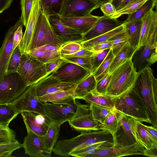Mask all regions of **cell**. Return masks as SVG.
I'll return each instance as SVG.
<instances>
[{
    "label": "cell",
    "mask_w": 157,
    "mask_h": 157,
    "mask_svg": "<svg viewBox=\"0 0 157 157\" xmlns=\"http://www.w3.org/2000/svg\"><path fill=\"white\" fill-rule=\"evenodd\" d=\"M61 46L52 44H47L32 49L31 51H59Z\"/></svg>",
    "instance_id": "9f6ffc18"
},
{
    "label": "cell",
    "mask_w": 157,
    "mask_h": 157,
    "mask_svg": "<svg viewBox=\"0 0 157 157\" xmlns=\"http://www.w3.org/2000/svg\"><path fill=\"white\" fill-rule=\"evenodd\" d=\"M108 41L111 44V49L114 56L128 43V38L124 29L121 32L111 37Z\"/></svg>",
    "instance_id": "8d00e7d4"
},
{
    "label": "cell",
    "mask_w": 157,
    "mask_h": 157,
    "mask_svg": "<svg viewBox=\"0 0 157 157\" xmlns=\"http://www.w3.org/2000/svg\"><path fill=\"white\" fill-rule=\"evenodd\" d=\"M80 133L71 139L57 141L52 151L61 156L67 157L73 152L97 143L109 141L114 144L112 135L107 130L99 129Z\"/></svg>",
    "instance_id": "7a4b0ae2"
},
{
    "label": "cell",
    "mask_w": 157,
    "mask_h": 157,
    "mask_svg": "<svg viewBox=\"0 0 157 157\" xmlns=\"http://www.w3.org/2000/svg\"><path fill=\"white\" fill-rule=\"evenodd\" d=\"M41 10L48 17L58 16L63 0H40Z\"/></svg>",
    "instance_id": "d590c367"
},
{
    "label": "cell",
    "mask_w": 157,
    "mask_h": 157,
    "mask_svg": "<svg viewBox=\"0 0 157 157\" xmlns=\"http://www.w3.org/2000/svg\"><path fill=\"white\" fill-rule=\"evenodd\" d=\"M94 52L87 49L82 48L76 53L70 55L60 56V57H91Z\"/></svg>",
    "instance_id": "11a10c76"
},
{
    "label": "cell",
    "mask_w": 157,
    "mask_h": 157,
    "mask_svg": "<svg viewBox=\"0 0 157 157\" xmlns=\"http://www.w3.org/2000/svg\"><path fill=\"white\" fill-rule=\"evenodd\" d=\"M22 147V144L16 140L14 141L0 144V157H10L16 150Z\"/></svg>",
    "instance_id": "ee69618b"
},
{
    "label": "cell",
    "mask_w": 157,
    "mask_h": 157,
    "mask_svg": "<svg viewBox=\"0 0 157 157\" xmlns=\"http://www.w3.org/2000/svg\"><path fill=\"white\" fill-rule=\"evenodd\" d=\"M143 125L150 135L156 141H157V128L152 126H148L143 124Z\"/></svg>",
    "instance_id": "91938a15"
},
{
    "label": "cell",
    "mask_w": 157,
    "mask_h": 157,
    "mask_svg": "<svg viewBox=\"0 0 157 157\" xmlns=\"http://www.w3.org/2000/svg\"><path fill=\"white\" fill-rule=\"evenodd\" d=\"M41 10L40 0H35L25 33L18 45L21 54L27 53L30 50L35 29Z\"/></svg>",
    "instance_id": "ac0fdd59"
},
{
    "label": "cell",
    "mask_w": 157,
    "mask_h": 157,
    "mask_svg": "<svg viewBox=\"0 0 157 157\" xmlns=\"http://www.w3.org/2000/svg\"><path fill=\"white\" fill-rule=\"evenodd\" d=\"M123 24L121 26L106 33L89 40L82 41L80 43L82 48L90 50L94 46L107 41L112 36L124 31Z\"/></svg>",
    "instance_id": "1f68e13d"
},
{
    "label": "cell",
    "mask_w": 157,
    "mask_h": 157,
    "mask_svg": "<svg viewBox=\"0 0 157 157\" xmlns=\"http://www.w3.org/2000/svg\"><path fill=\"white\" fill-rule=\"evenodd\" d=\"M44 114L51 122L60 126L72 118L77 109L75 99L67 104L44 102L41 105Z\"/></svg>",
    "instance_id": "9c48e42d"
},
{
    "label": "cell",
    "mask_w": 157,
    "mask_h": 157,
    "mask_svg": "<svg viewBox=\"0 0 157 157\" xmlns=\"http://www.w3.org/2000/svg\"><path fill=\"white\" fill-rule=\"evenodd\" d=\"M145 148L139 142L136 141L130 145L102 149L90 155L89 157H118L143 155Z\"/></svg>",
    "instance_id": "ffe728a7"
},
{
    "label": "cell",
    "mask_w": 157,
    "mask_h": 157,
    "mask_svg": "<svg viewBox=\"0 0 157 157\" xmlns=\"http://www.w3.org/2000/svg\"><path fill=\"white\" fill-rule=\"evenodd\" d=\"M47 44L60 46L63 45L55 33L48 17L41 10L35 29L30 50Z\"/></svg>",
    "instance_id": "ba28073f"
},
{
    "label": "cell",
    "mask_w": 157,
    "mask_h": 157,
    "mask_svg": "<svg viewBox=\"0 0 157 157\" xmlns=\"http://www.w3.org/2000/svg\"><path fill=\"white\" fill-rule=\"evenodd\" d=\"M27 53L45 64L53 62L61 57L59 51L54 52L29 51Z\"/></svg>",
    "instance_id": "f35d334b"
},
{
    "label": "cell",
    "mask_w": 157,
    "mask_h": 157,
    "mask_svg": "<svg viewBox=\"0 0 157 157\" xmlns=\"http://www.w3.org/2000/svg\"><path fill=\"white\" fill-rule=\"evenodd\" d=\"M65 60L77 64L90 71L91 72L92 66L91 57H61Z\"/></svg>",
    "instance_id": "c3c4849f"
},
{
    "label": "cell",
    "mask_w": 157,
    "mask_h": 157,
    "mask_svg": "<svg viewBox=\"0 0 157 157\" xmlns=\"http://www.w3.org/2000/svg\"><path fill=\"white\" fill-rule=\"evenodd\" d=\"M22 23L21 17L6 32L0 48V81L6 75L8 63L13 51V39L14 33Z\"/></svg>",
    "instance_id": "2e32d148"
},
{
    "label": "cell",
    "mask_w": 157,
    "mask_h": 157,
    "mask_svg": "<svg viewBox=\"0 0 157 157\" xmlns=\"http://www.w3.org/2000/svg\"><path fill=\"white\" fill-rule=\"evenodd\" d=\"M143 21L142 19L123 24L128 38V43L132 46L138 48L140 41Z\"/></svg>",
    "instance_id": "83f0119b"
},
{
    "label": "cell",
    "mask_w": 157,
    "mask_h": 157,
    "mask_svg": "<svg viewBox=\"0 0 157 157\" xmlns=\"http://www.w3.org/2000/svg\"><path fill=\"white\" fill-rule=\"evenodd\" d=\"M113 109L90 104V112L93 117L100 123L103 122L107 116L114 109Z\"/></svg>",
    "instance_id": "ab89813d"
},
{
    "label": "cell",
    "mask_w": 157,
    "mask_h": 157,
    "mask_svg": "<svg viewBox=\"0 0 157 157\" xmlns=\"http://www.w3.org/2000/svg\"><path fill=\"white\" fill-rule=\"evenodd\" d=\"M131 60L137 72L145 68L150 67L157 61V30L144 45L136 49Z\"/></svg>",
    "instance_id": "52a82bcc"
},
{
    "label": "cell",
    "mask_w": 157,
    "mask_h": 157,
    "mask_svg": "<svg viewBox=\"0 0 157 157\" xmlns=\"http://www.w3.org/2000/svg\"><path fill=\"white\" fill-rule=\"evenodd\" d=\"M64 59L60 57L57 60L51 63H46V70L48 75H50L55 71L61 65Z\"/></svg>",
    "instance_id": "f5cc1de1"
},
{
    "label": "cell",
    "mask_w": 157,
    "mask_h": 157,
    "mask_svg": "<svg viewBox=\"0 0 157 157\" xmlns=\"http://www.w3.org/2000/svg\"><path fill=\"white\" fill-rule=\"evenodd\" d=\"M137 48L131 46L129 43L126 44L112 60L108 70V72L111 74L116 68L126 61L132 59Z\"/></svg>",
    "instance_id": "f546056e"
},
{
    "label": "cell",
    "mask_w": 157,
    "mask_h": 157,
    "mask_svg": "<svg viewBox=\"0 0 157 157\" xmlns=\"http://www.w3.org/2000/svg\"><path fill=\"white\" fill-rule=\"evenodd\" d=\"M101 6L102 4L109 2H111L112 0H95Z\"/></svg>",
    "instance_id": "be15d7a7"
},
{
    "label": "cell",
    "mask_w": 157,
    "mask_h": 157,
    "mask_svg": "<svg viewBox=\"0 0 157 157\" xmlns=\"http://www.w3.org/2000/svg\"><path fill=\"white\" fill-rule=\"evenodd\" d=\"M28 86L17 73L6 74L0 81V103L13 102Z\"/></svg>",
    "instance_id": "8992f818"
},
{
    "label": "cell",
    "mask_w": 157,
    "mask_h": 157,
    "mask_svg": "<svg viewBox=\"0 0 157 157\" xmlns=\"http://www.w3.org/2000/svg\"><path fill=\"white\" fill-rule=\"evenodd\" d=\"M133 89L140 97L151 125L157 128V79L150 67L137 72Z\"/></svg>",
    "instance_id": "6da1fadb"
},
{
    "label": "cell",
    "mask_w": 157,
    "mask_h": 157,
    "mask_svg": "<svg viewBox=\"0 0 157 157\" xmlns=\"http://www.w3.org/2000/svg\"><path fill=\"white\" fill-rule=\"evenodd\" d=\"M20 114L26 128L40 136H43L46 134L51 122L45 115L31 111H22Z\"/></svg>",
    "instance_id": "d6986e66"
},
{
    "label": "cell",
    "mask_w": 157,
    "mask_h": 157,
    "mask_svg": "<svg viewBox=\"0 0 157 157\" xmlns=\"http://www.w3.org/2000/svg\"><path fill=\"white\" fill-rule=\"evenodd\" d=\"M143 21L139 44L137 48L144 45L157 27V14L151 10L142 18Z\"/></svg>",
    "instance_id": "d4e9b609"
},
{
    "label": "cell",
    "mask_w": 157,
    "mask_h": 157,
    "mask_svg": "<svg viewBox=\"0 0 157 157\" xmlns=\"http://www.w3.org/2000/svg\"><path fill=\"white\" fill-rule=\"evenodd\" d=\"M16 137L15 132L9 126L0 124V138L13 141L16 140Z\"/></svg>",
    "instance_id": "f907efd6"
},
{
    "label": "cell",
    "mask_w": 157,
    "mask_h": 157,
    "mask_svg": "<svg viewBox=\"0 0 157 157\" xmlns=\"http://www.w3.org/2000/svg\"><path fill=\"white\" fill-rule=\"evenodd\" d=\"M19 114L12 103H0V124L8 126Z\"/></svg>",
    "instance_id": "e575fe53"
},
{
    "label": "cell",
    "mask_w": 157,
    "mask_h": 157,
    "mask_svg": "<svg viewBox=\"0 0 157 157\" xmlns=\"http://www.w3.org/2000/svg\"><path fill=\"white\" fill-rule=\"evenodd\" d=\"M116 110L118 123L116 131L113 136V147H121L134 144L137 141L128 121L129 117Z\"/></svg>",
    "instance_id": "5bb4252c"
},
{
    "label": "cell",
    "mask_w": 157,
    "mask_h": 157,
    "mask_svg": "<svg viewBox=\"0 0 157 157\" xmlns=\"http://www.w3.org/2000/svg\"><path fill=\"white\" fill-rule=\"evenodd\" d=\"M132 0H112L111 2L114 6L117 12Z\"/></svg>",
    "instance_id": "680465c9"
},
{
    "label": "cell",
    "mask_w": 157,
    "mask_h": 157,
    "mask_svg": "<svg viewBox=\"0 0 157 157\" xmlns=\"http://www.w3.org/2000/svg\"><path fill=\"white\" fill-rule=\"evenodd\" d=\"M77 84L60 81L51 74L36 83L38 97L59 91L68 90L75 88Z\"/></svg>",
    "instance_id": "44dd1931"
},
{
    "label": "cell",
    "mask_w": 157,
    "mask_h": 157,
    "mask_svg": "<svg viewBox=\"0 0 157 157\" xmlns=\"http://www.w3.org/2000/svg\"><path fill=\"white\" fill-rule=\"evenodd\" d=\"M118 121L115 108L107 116L103 122L100 123L99 129L107 130L113 136L115 134L118 125Z\"/></svg>",
    "instance_id": "74e56055"
},
{
    "label": "cell",
    "mask_w": 157,
    "mask_h": 157,
    "mask_svg": "<svg viewBox=\"0 0 157 157\" xmlns=\"http://www.w3.org/2000/svg\"><path fill=\"white\" fill-rule=\"evenodd\" d=\"M11 141H11L7 139L0 138V144L6 143Z\"/></svg>",
    "instance_id": "e7e4bbea"
},
{
    "label": "cell",
    "mask_w": 157,
    "mask_h": 157,
    "mask_svg": "<svg viewBox=\"0 0 157 157\" xmlns=\"http://www.w3.org/2000/svg\"><path fill=\"white\" fill-rule=\"evenodd\" d=\"M96 81L91 73L77 84L74 91L75 99H82L84 97L95 90Z\"/></svg>",
    "instance_id": "f1b7e54d"
},
{
    "label": "cell",
    "mask_w": 157,
    "mask_h": 157,
    "mask_svg": "<svg viewBox=\"0 0 157 157\" xmlns=\"http://www.w3.org/2000/svg\"><path fill=\"white\" fill-rule=\"evenodd\" d=\"M147 0H133L121 8L112 16V18H117L124 14H129L136 11Z\"/></svg>",
    "instance_id": "b9f144b4"
},
{
    "label": "cell",
    "mask_w": 157,
    "mask_h": 157,
    "mask_svg": "<svg viewBox=\"0 0 157 157\" xmlns=\"http://www.w3.org/2000/svg\"><path fill=\"white\" fill-rule=\"evenodd\" d=\"M21 23L15 31L13 39V51L18 46L21 42L23 37L22 25Z\"/></svg>",
    "instance_id": "816d5d0a"
},
{
    "label": "cell",
    "mask_w": 157,
    "mask_h": 157,
    "mask_svg": "<svg viewBox=\"0 0 157 157\" xmlns=\"http://www.w3.org/2000/svg\"><path fill=\"white\" fill-rule=\"evenodd\" d=\"M27 135L22 144L25 153L31 157H50L51 153L46 149L43 137L26 128Z\"/></svg>",
    "instance_id": "e0dca14e"
},
{
    "label": "cell",
    "mask_w": 157,
    "mask_h": 157,
    "mask_svg": "<svg viewBox=\"0 0 157 157\" xmlns=\"http://www.w3.org/2000/svg\"><path fill=\"white\" fill-rule=\"evenodd\" d=\"M77 109L73 116L67 121L71 127L75 131L83 132L99 130L100 123L95 120L89 110L90 104L81 103L75 99Z\"/></svg>",
    "instance_id": "30bf717a"
},
{
    "label": "cell",
    "mask_w": 157,
    "mask_h": 157,
    "mask_svg": "<svg viewBox=\"0 0 157 157\" xmlns=\"http://www.w3.org/2000/svg\"><path fill=\"white\" fill-rule=\"evenodd\" d=\"M143 155L151 157H157V148H145Z\"/></svg>",
    "instance_id": "6125c7cd"
},
{
    "label": "cell",
    "mask_w": 157,
    "mask_h": 157,
    "mask_svg": "<svg viewBox=\"0 0 157 157\" xmlns=\"http://www.w3.org/2000/svg\"><path fill=\"white\" fill-rule=\"evenodd\" d=\"M75 88L47 94L38 98L40 101L42 103L50 102L54 104H67L75 99L74 94Z\"/></svg>",
    "instance_id": "484cf974"
},
{
    "label": "cell",
    "mask_w": 157,
    "mask_h": 157,
    "mask_svg": "<svg viewBox=\"0 0 157 157\" xmlns=\"http://www.w3.org/2000/svg\"><path fill=\"white\" fill-rule=\"evenodd\" d=\"M114 144L109 141L97 143L71 153L70 156L76 157H89L99 150L113 147Z\"/></svg>",
    "instance_id": "d6a6232c"
},
{
    "label": "cell",
    "mask_w": 157,
    "mask_h": 157,
    "mask_svg": "<svg viewBox=\"0 0 157 157\" xmlns=\"http://www.w3.org/2000/svg\"><path fill=\"white\" fill-rule=\"evenodd\" d=\"M13 0H0V14L8 8Z\"/></svg>",
    "instance_id": "94428289"
},
{
    "label": "cell",
    "mask_w": 157,
    "mask_h": 157,
    "mask_svg": "<svg viewBox=\"0 0 157 157\" xmlns=\"http://www.w3.org/2000/svg\"><path fill=\"white\" fill-rule=\"evenodd\" d=\"M156 3V0H147L136 11L129 14L123 24L142 19L150 11L153 10Z\"/></svg>",
    "instance_id": "836d02e7"
},
{
    "label": "cell",
    "mask_w": 157,
    "mask_h": 157,
    "mask_svg": "<svg viewBox=\"0 0 157 157\" xmlns=\"http://www.w3.org/2000/svg\"><path fill=\"white\" fill-rule=\"evenodd\" d=\"M35 0H21V17L23 24L26 27L34 1Z\"/></svg>",
    "instance_id": "f6af8a7d"
},
{
    "label": "cell",
    "mask_w": 157,
    "mask_h": 157,
    "mask_svg": "<svg viewBox=\"0 0 157 157\" xmlns=\"http://www.w3.org/2000/svg\"><path fill=\"white\" fill-rule=\"evenodd\" d=\"M111 77V74L108 72L96 82L95 91L100 94H106L108 86Z\"/></svg>",
    "instance_id": "681fc988"
},
{
    "label": "cell",
    "mask_w": 157,
    "mask_h": 157,
    "mask_svg": "<svg viewBox=\"0 0 157 157\" xmlns=\"http://www.w3.org/2000/svg\"><path fill=\"white\" fill-rule=\"evenodd\" d=\"M60 21L66 25L83 35L94 26L100 17L89 15L81 17H63L58 16Z\"/></svg>",
    "instance_id": "603a6c76"
},
{
    "label": "cell",
    "mask_w": 157,
    "mask_h": 157,
    "mask_svg": "<svg viewBox=\"0 0 157 157\" xmlns=\"http://www.w3.org/2000/svg\"><path fill=\"white\" fill-rule=\"evenodd\" d=\"M21 54L18 46L13 51L11 55L8 64L6 74L17 73Z\"/></svg>",
    "instance_id": "7bdbcfd3"
},
{
    "label": "cell",
    "mask_w": 157,
    "mask_h": 157,
    "mask_svg": "<svg viewBox=\"0 0 157 157\" xmlns=\"http://www.w3.org/2000/svg\"><path fill=\"white\" fill-rule=\"evenodd\" d=\"M91 73L88 70L64 59L60 67L51 75L61 82L77 84Z\"/></svg>",
    "instance_id": "8fae6325"
},
{
    "label": "cell",
    "mask_w": 157,
    "mask_h": 157,
    "mask_svg": "<svg viewBox=\"0 0 157 157\" xmlns=\"http://www.w3.org/2000/svg\"><path fill=\"white\" fill-rule=\"evenodd\" d=\"M42 103L37 96L35 83L28 86L21 95L11 103L19 114L24 111H34L43 114L41 108Z\"/></svg>",
    "instance_id": "4fadbf2b"
},
{
    "label": "cell",
    "mask_w": 157,
    "mask_h": 157,
    "mask_svg": "<svg viewBox=\"0 0 157 157\" xmlns=\"http://www.w3.org/2000/svg\"><path fill=\"white\" fill-rule=\"evenodd\" d=\"M60 126L51 122L46 134L43 136L46 149L51 153L60 134Z\"/></svg>",
    "instance_id": "4dcf8cb0"
},
{
    "label": "cell",
    "mask_w": 157,
    "mask_h": 157,
    "mask_svg": "<svg viewBox=\"0 0 157 157\" xmlns=\"http://www.w3.org/2000/svg\"><path fill=\"white\" fill-rule=\"evenodd\" d=\"M114 56L111 48L106 56L98 68L93 73L96 81L108 72V70Z\"/></svg>",
    "instance_id": "60d3db41"
},
{
    "label": "cell",
    "mask_w": 157,
    "mask_h": 157,
    "mask_svg": "<svg viewBox=\"0 0 157 157\" xmlns=\"http://www.w3.org/2000/svg\"><path fill=\"white\" fill-rule=\"evenodd\" d=\"M100 6L95 0H63L58 16L63 17L87 16Z\"/></svg>",
    "instance_id": "7c38bea8"
},
{
    "label": "cell",
    "mask_w": 157,
    "mask_h": 157,
    "mask_svg": "<svg viewBox=\"0 0 157 157\" xmlns=\"http://www.w3.org/2000/svg\"><path fill=\"white\" fill-rule=\"evenodd\" d=\"M104 15L107 16H111L116 12L114 6L111 2L104 3L100 7Z\"/></svg>",
    "instance_id": "db71d44e"
},
{
    "label": "cell",
    "mask_w": 157,
    "mask_h": 157,
    "mask_svg": "<svg viewBox=\"0 0 157 157\" xmlns=\"http://www.w3.org/2000/svg\"><path fill=\"white\" fill-rule=\"evenodd\" d=\"M131 59L121 64L111 74L106 94L118 97L133 88L137 72Z\"/></svg>",
    "instance_id": "3957f363"
},
{
    "label": "cell",
    "mask_w": 157,
    "mask_h": 157,
    "mask_svg": "<svg viewBox=\"0 0 157 157\" xmlns=\"http://www.w3.org/2000/svg\"><path fill=\"white\" fill-rule=\"evenodd\" d=\"M111 43L107 40L94 46L90 50L94 52H96L106 49H111Z\"/></svg>",
    "instance_id": "6f0895ef"
},
{
    "label": "cell",
    "mask_w": 157,
    "mask_h": 157,
    "mask_svg": "<svg viewBox=\"0 0 157 157\" xmlns=\"http://www.w3.org/2000/svg\"><path fill=\"white\" fill-rule=\"evenodd\" d=\"M110 49H107L100 52H94L91 57L92 66L91 73H93L98 68L104 60Z\"/></svg>",
    "instance_id": "7dc6e473"
},
{
    "label": "cell",
    "mask_w": 157,
    "mask_h": 157,
    "mask_svg": "<svg viewBox=\"0 0 157 157\" xmlns=\"http://www.w3.org/2000/svg\"><path fill=\"white\" fill-rule=\"evenodd\" d=\"M17 72L28 86L36 83L49 75L47 72L45 64L28 53L21 54Z\"/></svg>",
    "instance_id": "5b68a950"
},
{
    "label": "cell",
    "mask_w": 157,
    "mask_h": 157,
    "mask_svg": "<svg viewBox=\"0 0 157 157\" xmlns=\"http://www.w3.org/2000/svg\"><path fill=\"white\" fill-rule=\"evenodd\" d=\"M115 108L127 117L141 122L151 123L143 102L133 88L124 94L116 98Z\"/></svg>",
    "instance_id": "277c9868"
},
{
    "label": "cell",
    "mask_w": 157,
    "mask_h": 157,
    "mask_svg": "<svg viewBox=\"0 0 157 157\" xmlns=\"http://www.w3.org/2000/svg\"><path fill=\"white\" fill-rule=\"evenodd\" d=\"M116 98L100 94L94 90L85 96L82 99L89 104L113 109L115 107Z\"/></svg>",
    "instance_id": "4316f807"
},
{
    "label": "cell",
    "mask_w": 157,
    "mask_h": 157,
    "mask_svg": "<svg viewBox=\"0 0 157 157\" xmlns=\"http://www.w3.org/2000/svg\"><path fill=\"white\" fill-rule=\"evenodd\" d=\"M48 17L55 33L63 45L71 42L80 43L84 41L82 34L62 23L58 16L52 15Z\"/></svg>",
    "instance_id": "9a60e30c"
},
{
    "label": "cell",
    "mask_w": 157,
    "mask_h": 157,
    "mask_svg": "<svg viewBox=\"0 0 157 157\" xmlns=\"http://www.w3.org/2000/svg\"><path fill=\"white\" fill-rule=\"evenodd\" d=\"M82 48L79 43L71 42L63 45L60 47L59 51L60 56L68 55L76 53Z\"/></svg>",
    "instance_id": "bcb514c9"
},
{
    "label": "cell",
    "mask_w": 157,
    "mask_h": 157,
    "mask_svg": "<svg viewBox=\"0 0 157 157\" xmlns=\"http://www.w3.org/2000/svg\"><path fill=\"white\" fill-rule=\"evenodd\" d=\"M128 121L137 141L145 148H157V141L145 129L142 122L130 117Z\"/></svg>",
    "instance_id": "cb8c5ba5"
},
{
    "label": "cell",
    "mask_w": 157,
    "mask_h": 157,
    "mask_svg": "<svg viewBox=\"0 0 157 157\" xmlns=\"http://www.w3.org/2000/svg\"><path fill=\"white\" fill-rule=\"evenodd\" d=\"M123 24L117 18L103 15L95 23L93 27L83 35L84 41L94 38L109 32Z\"/></svg>",
    "instance_id": "7402d4cb"
}]
</instances>
